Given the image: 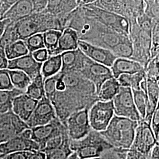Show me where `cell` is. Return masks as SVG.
<instances>
[{
  "label": "cell",
  "mask_w": 159,
  "mask_h": 159,
  "mask_svg": "<svg viewBox=\"0 0 159 159\" xmlns=\"http://www.w3.org/2000/svg\"><path fill=\"white\" fill-rule=\"evenodd\" d=\"M150 59L159 55V20H153Z\"/></svg>",
  "instance_id": "obj_38"
},
{
  "label": "cell",
  "mask_w": 159,
  "mask_h": 159,
  "mask_svg": "<svg viewBox=\"0 0 159 159\" xmlns=\"http://www.w3.org/2000/svg\"><path fill=\"white\" fill-rule=\"evenodd\" d=\"M34 12H40L46 9L48 3V0H31Z\"/></svg>",
  "instance_id": "obj_47"
},
{
  "label": "cell",
  "mask_w": 159,
  "mask_h": 159,
  "mask_svg": "<svg viewBox=\"0 0 159 159\" xmlns=\"http://www.w3.org/2000/svg\"><path fill=\"white\" fill-rule=\"evenodd\" d=\"M146 77L145 71L138 72L134 74H123L120 75L117 80L120 86L130 87L131 89H140V84Z\"/></svg>",
  "instance_id": "obj_28"
},
{
  "label": "cell",
  "mask_w": 159,
  "mask_h": 159,
  "mask_svg": "<svg viewBox=\"0 0 159 159\" xmlns=\"http://www.w3.org/2000/svg\"><path fill=\"white\" fill-rule=\"evenodd\" d=\"M129 37L133 46L131 60L140 63L146 68L150 59L153 19L144 13L137 18H131Z\"/></svg>",
  "instance_id": "obj_3"
},
{
  "label": "cell",
  "mask_w": 159,
  "mask_h": 159,
  "mask_svg": "<svg viewBox=\"0 0 159 159\" xmlns=\"http://www.w3.org/2000/svg\"><path fill=\"white\" fill-rule=\"evenodd\" d=\"M31 129V139L39 145L41 150L49 140L61 134L67 129L57 117L48 124L33 127Z\"/></svg>",
  "instance_id": "obj_14"
},
{
  "label": "cell",
  "mask_w": 159,
  "mask_h": 159,
  "mask_svg": "<svg viewBox=\"0 0 159 159\" xmlns=\"http://www.w3.org/2000/svg\"><path fill=\"white\" fill-rule=\"evenodd\" d=\"M148 159H159V143L152 148Z\"/></svg>",
  "instance_id": "obj_52"
},
{
  "label": "cell",
  "mask_w": 159,
  "mask_h": 159,
  "mask_svg": "<svg viewBox=\"0 0 159 159\" xmlns=\"http://www.w3.org/2000/svg\"><path fill=\"white\" fill-rule=\"evenodd\" d=\"M120 87V85L117 79L112 77L106 80L97 93L98 100L102 102L112 100L118 93Z\"/></svg>",
  "instance_id": "obj_24"
},
{
  "label": "cell",
  "mask_w": 159,
  "mask_h": 159,
  "mask_svg": "<svg viewBox=\"0 0 159 159\" xmlns=\"http://www.w3.org/2000/svg\"><path fill=\"white\" fill-rule=\"evenodd\" d=\"M100 132L91 130L89 133L79 140L70 142V148L79 159L98 157L106 150L113 148Z\"/></svg>",
  "instance_id": "obj_5"
},
{
  "label": "cell",
  "mask_w": 159,
  "mask_h": 159,
  "mask_svg": "<svg viewBox=\"0 0 159 159\" xmlns=\"http://www.w3.org/2000/svg\"><path fill=\"white\" fill-rule=\"evenodd\" d=\"M79 73L93 83L97 94L102 83L106 80L113 77L110 67L95 62L87 57L85 58L84 66Z\"/></svg>",
  "instance_id": "obj_12"
},
{
  "label": "cell",
  "mask_w": 159,
  "mask_h": 159,
  "mask_svg": "<svg viewBox=\"0 0 159 159\" xmlns=\"http://www.w3.org/2000/svg\"><path fill=\"white\" fill-rule=\"evenodd\" d=\"M65 86L56 90L49 98L58 119L66 127L70 114L83 109H90L98 101L96 87L93 83L79 72H61Z\"/></svg>",
  "instance_id": "obj_1"
},
{
  "label": "cell",
  "mask_w": 159,
  "mask_h": 159,
  "mask_svg": "<svg viewBox=\"0 0 159 159\" xmlns=\"http://www.w3.org/2000/svg\"><path fill=\"white\" fill-rule=\"evenodd\" d=\"M14 88L8 73V70H0V90H11Z\"/></svg>",
  "instance_id": "obj_44"
},
{
  "label": "cell",
  "mask_w": 159,
  "mask_h": 159,
  "mask_svg": "<svg viewBox=\"0 0 159 159\" xmlns=\"http://www.w3.org/2000/svg\"><path fill=\"white\" fill-rule=\"evenodd\" d=\"M3 157H4V156H3V155H2V154H0V159H2Z\"/></svg>",
  "instance_id": "obj_56"
},
{
  "label": "cell",
  "mask_w": 159,
  "mask_h": 159,
  "mask_svg": "<svg viewBox=\"0 0 159 159\" xmlns=\"http://www.w3.org/2000/svg\"><path fill=\"white\" fill-rule=\"evenodd\" d=\"M40 150V146L31 139L25 138L21 134L12 137L0 144V154L4 156L7 154L18 152H32Z\"/></svg>",
  "instance_id": "obj_16"
},
{
  "label": "cell",
  "mask_w": 159,
  "mask_h": 159,
  "mask_svg": "<svg viewBox=\"0 0 159 159\" xmlns=\"http://www.w3.org/2000/svg\"><path fill=\"white\" fill-rule=\"evenodd\" d=\"M10 22H11V21L8 18H5V19H2V20H0V38L3 34L6 27Z\"/></svg>",
  "instance_id": "obj_53"
},
{
  "label": "cell",
  "mask_w": 159,
  "mask_h": 159,
  "mask_svg": "<svg viewBox=\"0 0 159 159\" xmlns=\"http://www.w3.org/2000/svg\"><path fill=\"white\" fill-rule=\"evenodd\" d=\"M117 58L130 59L133 55V46L130 39L121 42L110 50Z\"/></svg>",
  "instance_id": "obj_35"
},
{
  "label": "cell",
  "mask_w": 159,
  "mask_h": 159,
  "mask_svg": "<svg viewBox=\"0 0 159 159\" xmlns=\"http://www.w3.org/2000/svg\"><path fill=\"white\" fill-rule=\"evenodd\" d=\"M8 60L6 57L4 48L0 47V70L7 69Z\"/></svg>",
  "instance_id": "obj_49"
},
{
  "label": "cell",
  "mask_w": 159,
  "mask_h": 159,
  "mask_svg": "<svg viewBox=\"0 0 159 159\" xmlns=\"http://www.w3.org/2000/svg\"><path fill=\"white\" fill-rule=\"evenodd\" d=\"M30 127L11 110L0 114V144Z\"/></svg>",
  "instance_id": "obj_11"
},
{
  "label": "cell",
  "mask_w": 159,
  "mask_h": 159,
  "mask_svg": "<svg viewBox=\"0 0 159 159\" xmlns=\"http://www.w3.org/2000/svg\"><path fill=\"white\" fill-rule=\"evenodd\" d=\"M44 82V80L40 73L31 80L25 93L36 100H40L45 96Z\"/></svg>",
  "instance_id": "obj_27"
},
{
  "label": "cell",
  "mask_w": 159,
  "mask_h": 159,
  "mask_svg": "<svg viewBox=\"0 0 159 159\" xmlns=\"http://www.w3.org/2000/svg\"><path fill=\"white\" fill-rule=\"evenodd\" d=\"M81 6L87 16L91 17L118 33L129 36V23L125 17L104 10L92 4Z\"/></svg>",
  "instance_id": "obj_6"
},
{
  "label": "cell",
  "mask_w": 159,
  "mask_h": 159,
  "mask_svg": "<svg viewBox=\"0 0 159 159\" xmlns=\"http://www.w3.org/2000/svg\"><path fill=\"white\" fill-rule=\"evenodd\" d=\"M30 53L38 50L45 48L43 33H38L30 36L24 41Z\"/></svg>",
  "instance_id": "obj_39"
},
{
  "label": "cell",
  "mask_w": 159,
  "mask_h": 159,
  "mask_svg": "<svg viewBox=\"0 0 159 159\" xmlns=\"http://www.w3.org/2000/svg\"><path fill=\"white\" fill-rule=\"evenodd\" d=\"M43 63L37 61L32 53L12 60H8L7 69L19 70L24 71L32 80L41 73Z\"/></svg>",
  "instance_id": "obj_17"
},
{
  "label": "cell",
  "mask_w": 159,
  "mask_h": 159,
  "mask_svg": "<svg viewBox=\"0 0 159 159\" xmlns=\"http://www.w3.org/2000/svg\"><path fill=\"white\" fill-rule=\"evenodd\" d=\"M38 100L30 97L25 93L14 98L12 111L23 121L27 122L35 108Z\"/></svg>",
  "instance_id": "obj_18"
},
{
  "label": "cell",
  "mask_w": 159,
  "mask_h": 159,
  "mask_svg": "<svg viewBox=\"0 0 159 159\" xmlns=\"http://www.w3.org/2000/svg\"><path fill=\"white\" fill-rule=\"evenodd\" d=\"M25 93L14 88L11 90H0V114L12 110V102L14 97Z\"/></svg>",
  "instance_id": "obj_31"
},
{
  "label": "cell",
  "mask_w": 159,
  "mask_h": 159,
  "mask_svg": "<svg viewBox=\"0 0 159 159\" xmlns=\"http://www.w3.org/2000/svg\"><path fill=\"white\" fill-rule=\"evenodd\" d=\"M87 108L75 111L66 120V127L71 140H79L87 136L92 130Z\"/></svg>",
  "instance_id": "obj_10"
},
{
  "label": "cell",
  "mask_w": 159,
  "mask_h": 159,
  "mask_svg": "<svg viewBox=\"0 0 159 159\" xmlns=\"http://www.w3.org/2000/svg\"><path fill=\"white\" fill-rule=\"evenodd\" d=\"M62 67L61 54L49 56L42 64L41 74L44 80L59 73Z\"/></svg>",
  "instance_id": "obj_25"
},
{
  "label": "cell",
  "mask_w": 159,
  "mask_h": 159,
  "mask_svg": "<svg viewBox=\"0 0 159 159\" xmlns=\"http://www.w3.org/2000/svg\"><path fill=\"white\" fill-rule=\"evenodd\" d=\"M28 159H46V154L40 150L29 152Z\"/></svg>",
  "instance_id": "obj_50"
},
{
  "label": "cell",
  "mask_w": 159,
  "mask_h": 159,
  "mask_svg": "<svg viewBox=\"0 0 159 159\" xmlns=\"http://www.w3.org/2000/svg\"><path fill=\"white\" fill-rule=\"evenodd\" d=\"M0 20H1V18H0Z\"/></svg>",
  "instance_id": "obj_57"
},
{
  "label": "cell",
  "mask_w": 159,
  "mask_h": 159,
  "mask_svg": "<svg viewBox=\"0 0 159 159\" xmlns=\"http://www.w3.org/2000/svg\"><path fill=\"white\" fill-rule=\"evenodd\" d=\"M131 90L133 93L134 102L136 107L137 110L139 113L142 119H144L148 105V98L147 93L143 91L142 89Z\"/></svg>",
  "instance_id": "obj_34"
},
{
  "label": "cell",
  "mask_w": 159,
  "mask_h": 159,
  "mask_svg": "<svg viewBox=\"0 0 159 159\" xmlns=\"http://www.w3.org/2000/svg\"><path fill=\"white\" fill-rule=\"evenodd\" d=\"M33 12V7L31 0H18L6 12L2 19L8 18L11 21L16 23L31 15Z\"/></svg>",
  "instance_id": "obj_22"
},
{
  "label": "cell",
  "mask_w": 159,
  "mask_h": 159,
  "mask_svg": "<svg viewBox=\"0 0 159 159\" xmlns=\"http://www.w3.org/2000/svg\"><path fill=\"white\" fill-rule=\"evenodd\" d=\"M62 34V31L50 30L43 33L45 48L48 51V56L53 55L54 52L57 49L58 40Z\"/></svg>",
  "instance_id": "obj_32"
},
{
  "label": "cell",
  "mask_w": 159,
  "mask_h": 159,
  "mask_svg": "<svg viewBox=\"0 0 159 159\" xmlns=\"http://www.w3.org/2000/svg\"><path fill=\"white\" fill-rule=\"evenodd\" d=\"M142 155L135 150L130 148L127 153L125 159H139Z\"/></svg>",
  "instance_id": "obj_51"
},
{
  "label": "cell",
  "mask_w": 159,
  "mask_h": 159,
  "mask_svg": "<svg viewBox=\"0 0 159 159\" xmlns=\"http://www.w3.org/2000/svg\"><path fill=\"white\" fill-rule=\"evenodd\" d=\"M73 153L70 142L67 143L60 148L46 152V159H68Z\"/></svg>",
  "instance_id": "obj_37"
},
{
  "label": "cell",
  "mask_w": 159,
  "mask_h": 159,
  "mask_svg": "<svg viewBox=\"0 0 159 159\" xmlns=\"http://www.w3.org/2000/svg\"><path fill=\"white\" fill-rule=\"evenodd\" d=\"M29 152H18L5 155L2 159H28Z\"/></svg>",
  "instance_id": "obj_48"
},
{
  "label": "cell",
  "mask_w": 159,
  "mask_h": 159,
  "mask_svg": "<svg viewBox=\"0 0 159 159\" xmlns=\"http://www.w3.org/2000/svg\"><path fill=\"white\" fill-rule=\"evenodd\" d=\"M18 40L15 27L14 22L9 23L0 38V47L5 48L6 46L10 45Z\"/></svg>",
  "instance_id": "obj_36"
},
{
  "label": "cell",
  "mask_w": 159,
  "mask_h": 159,
  "mask_svg": "<svg viewBox=\"0 0 159 159\" xmlns=\"http://www.w3.org/2000/svg\"><path fill=\"white\" fill-rule=\"evenodd\" d=\"M58 73L44 80V87L45 96L48 99L52 96L56 90V83L58 78Z\"/></svg>",
  "instance_id": "obj_43"
},
{
  "label": "cell",
  "mask_w": 159,
  "mask_h": 159,
  "mask_svg": "<svg viewBox=\"0 0 159 159\" xmlns=\"http://www.w3.org/2000/svg\"><path fill=\"white\" fill-rule=\"evenodd\" d=\"M151 128L156 139L159 141V105L154 110L151 120Z\"/></svg>",
  "instance_id": "obj_45"
},
{
  "label": "cell",
  "mask_w": 159,
  "mask_h": 159,
  "mask_svg": "<svg viewBox=\"0 0 159 159\" xmlns=\"http://www.w3.org/2000/svg\"><path fill=\"white\" fill-rule=\"evenodd\" d=\"M4 51L8 60L22 57L29 53L25 41L23 40H17L11 44L6 46Z\"/></svg>",
  "instance_id": "obj_30"
},
{
  "label": "cell",
  "mask_w": 159,
  "mask_h": 159,
  "mask_svg": "<svg viewBox=\"0 0 159 159\" xmlns=\"http://www.w3.org/2000/svg\"><path fill=\"white\" fill-rule=\"evenodd\" d=\"M78 159H79V158H78Z\"/></svg>",
  "instance_id": "obj_58"
},
{
  "label": "cell",
  "mask_w": 159,
  "mask_h": 159,
  "mask_svg": "<svg viewBox=\"0 0 159 159\" xmlns=\"http://www.w3.org/2000/svg\"><path fill=\"white\" fill-rule=\"evenodd\" d=\"M159 143L154 134L150 124L144 120L139 121L130 148L148 157L152 148Z\"/></svg>",
  "instance_id": "obj_9"
},
{
  "label": "cell",
  "mask_w": 159,
  "mask_h": 159,
  "mask_svg": "<svg viewBox=\"0 0 159 159\" xmlns=\"http://www.w3.org/2000/svg\"><path fill=\"white\" fill-rule=\"evenodd\" d=\"M113 100L114 115L140 121L142 118L137 110L130 87L120 86L119 91Z\"/></svg>",
  "instance_id": "obj_7"
},
{
  "label": "cell",
  "mask_w": 159,
  "mask_h": 159,
  "mask_svg": "<svg viewBox=\"0 0 159 159\" xmlns=\"http://www.w3.org/2000/svg\"><path fill=\"white\" fill-rule=\"evenodd\" d=\"M34 58L39 62L43 63L48 58V53L46 48H42L35 51L32 53Z\"/></svg>",
  "instance_id": "obj_46"
},
{
  "label": "cell",
  "mask_w": 159,
  "mask_h": 159,
  "mask_svg": "<svg viewBox=\"0 0 159 159\" xmlns=\"http://www.w3.org/2000/svg\"><path fill=\"white\" fill-rule=\"evenodd\" d=\"M144 14L153 20H159V0H143Z\"/></svg>",
  "instance_id": "obj_41"
},
{
  "label": "cell",
  "mask_w": 159,
  "mask_h": 159,
  "mask_svg": "<svg viewBox=\"0 0 159 159\" xmlns=\"http://www.w3.org/2000/svg\"><path fill=\"white\" fill-rule=\"evenodd\" d=\"M146 80L148 105L146 111V116L144 119L143 120L150 124L154 111L159 105V80L147 77Z\"/></svg>",
  "instance_id": "obj_21"
},
{
  "label": "cell",
  "mask_w": 159,
  "mask_h": 159,
  "mask_svg": "<svg viewBox=\"0 0 159 159\" xmlns=\"http://www.w3.org/2000/svg\"><path fill=\"white\" fill-rule=\"evenodd\" d=\"M78 48L93 61L111 67L117 58L110 50L79 40Z\"/></svg>",
  "instance_id": "obj_15"
},
{
  "label": "cell",
  "mask_w": 159,
  "mask_h": 159,
  "mask_svg": "<svg viewBox=\"0 0 159 159\" xmlns=\"http://www.w3.org/2000/svg\"><path fill=\"white\" fill-rule=\"evenodd\" d=\"M7 70L13 87L25 92L31 81L29 75L19 70Z\"/></svg>",
  "instance_id": "obj_29"
},
{
  "label": "cell",
  "mask_w": 159,
  "mask_h": 159,
  "mask_svg": "<svg viewBox=\"0 0 159 159\" xmlns=\"http://www.w3.org/2000/svg\"><path fill=\"white\" fill-rule=\"evenodd\" d=\"M57 118L55 110L50 100L43 97L38 101L33 113L26 123L30 128L45 125Z\"/></svg>",
  "instance_id": "obj_13"
},
{
  "label": "cell",
  "mask_w": 159,
  "mask_h": 159,
  "mask_svg": "<svg viewBox=\"0 0 159 159\" xmlns=\"http://www.w3.org/2000/svg\"><path fill=\"white\" fill-rule=\"evenodd\" d=\"M159 55L154 57L149 61L146 68H144L147 78H152L159 80Z\"/></svg>",
  "instance_id": "obj_42"
},
{
  "label": "cell",
  "mask_w": 159,
  "mask_h": 159,
  "mask_svg": "<svg viewBox=\"0 0 159 159\" xmlns=\"http://www.w3.org/2000/svg\"><path fill=\"white\" fill-rule=\"evenodd\" d=\"M90 4L129 19L128 12L119 0H97Z\"/></svg>",
  "instance_id": "obj_26"
},
{
  "label": "cell",
  "mask_w": 159,
  "mask_h": 159,
  "mask_svg": "<svg viewBox=\"0 0 159 159\" xmlns=\"http://www.w3.org/2000/svg\"><path fill=\"white\" fill-rule=\"evenodd\" d=\"M61 60L62 67L61 72H79L83 68L86 56L80 50L66 51L62 52Z\"/></svg>",
  "instance_id": "obj_19"
},
{
  "label": "cell",
  "mask_w": 159,
  "mask_h": 159,
  "mask_svg": "<svg viewBox=\"0 0 159 159\" xmlns=\"http://www.w3.org/2000/svg\"><path fill=\"white\" fill-rule=\"evenodd\" d=\"M128 150L113 147L104 151L100 157L89 159H125Z\"/></svg>",
  "instance_id": "obj_40"
},
{
  "label": "cell",
  "mask_w": 159,
  "mask_h": 159,
  "mask_svg": "<svg viewBox=\"0 0 159 159\" xmlns=\"http://www.w3.org/2000/svg\"><path fill=\"white\" fill-rule=\"evenodd\" d=\"M73 29L79 40L111 50L120 43L128 40V35L120 34L84 14L81 6L69 13L66 17V29Z\"/></svg>",
  "instance_id": "obj_2"
},
{
  "label": "cell",
  "mask_w": 159,
  "mask_h": 159,
  "mask_svg": "<svg viewBox=\"0 0 159 159\" xmlns=\"http://www.w3.org/2000/svg\"><path fill=\"white\" fill-rule=\"evenodd\" d=\"M110 69L114 78L117 79L121 74H134L144 70V67L140 63L134 60L129 58H117Z\"/></svg>",
  "instance_id": "obj_20"
},
{
  "label": "cell",
  "mask_w": 159,
  "mask_h": 159,
  "mask_svg": "<svg viewBox=\"0 0 159 159\" xmlns=\"http://www.w3.org/2000/svg\"><path fill=\"white\" fill-rule=\"evenodd\" d=\"M78 35L74 30L70 28L64 29L58 40L57 49L52 56L76 50L78 48Z\"/></svg>",
  "instance_id": "obj_23"
},
{
  "label": "cell",
  "mask_w": 159,
  "mask_h": 159,
  "mask_svg": "<svg viewBox=\"0 0 159 159\" xmlns=\"http://www.w3.org/2000/svg\"><path fill=\"white\" fill-rule=\"evenodd\" d=\"M96 1L97 0H81L80 6H85V5L90 4Z\"/></svg>",
  "instance_id": "obj_54"
},
{
  "label": "cell",
  "mask_w": 159,
  "mask_h": 159,
  "mask_svg": "<svg viewBox=\"0 0 159 159\" xmlns=\"http://www.w3.org/2000/svg\"><path fill=\"white\" fill-rule=\"evenodd\" d=\"M129 15V19L137 18L144 13L143 0H119Z\"/></svg>",
  "instance_id": "obj_33"
},
{
  "label": "cell",
  "mask_w": 159,
  "mask_h": 159,
  "mask_svg": "<svg viewBox=\"0 0 159 159\" xmlns=\"http://www.w3.org/2000/svg\"><path fill=\"white\" fill-rule=\"evenodd\" d=\"M139 122L114 115L107 128L100 134L112 146L129 150L133 142Z\"/></svg>",
  "instance_id": "obj_4"
},
{
  "label": "cell",
  "mask_w": 159,
  "mask_h": 159,
  "mask_svg": "<svg viewBox=\"0 0 159 159\" xmlns=\"http://www.w3.org/2000/svg\"><path fill=\"white\" fill-rule=\"evenodd\" d=\"M68 159H78V157L75 153L73 152V154L68 157Z\"/></svg>",
  "instance_id": "obj_55"
},
{
  "label": "cell",
  "mask_w": 159,
  "mask_h": 159,
  "mask_svg": "<svg viewBox=\"0 0 159 159\" xmlns=\"http://www.w3.org/2000/svg\"><path fill=\"white\" fill-rule=\"evenodd\" d=\"M114 116L113 100H98L89 110V118L91 129L100 132L108 126Z\"/></svg>",
  "instance_id": "obj_8"
}]
</instances>
